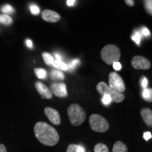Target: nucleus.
I'll list each match as a JSON object with an SVG mask.
<instances>
[{
  "instance_id": "1",
  "label": "nucleus",
  "mask_w": 152,
  "mask_h": 152,
  "mask_svg": "<svg viewBox=\"0 0 152 152\" xmlns=\"http://www.w3.org/2000/svg\"><path fill=\"white\" fill-rule=\"evenodd\" d=\"M35 137L41 142L49 147L56 145L59 141V134L56 129L45 122H38L34 128Z\"/></svg>"
},
{
  "instance_id": "2",
  "label": "nucleus",
  "mask_w": 152,
  "mask_h": 152,
  "mask_svg": "<svg viewBox=\"0 0 152 152\" xmlns=\"http://www.w3.org/2000/svg\"><path fill=\"white\" fill-rule=\"evenodd\" d=\"M67 112L70 122L74 126L81 125L86 118V113L84 109L78 104H72L68 108Z\"/></svg>"
},
{
  "instance_id": "3",
  "label": "nucleus",
  "mask_w": 152,
  "mask_h": 152,
  "mask_svg": "<svg viewBox=\"0 0 152 152\" xmlns=\"http://www.w3.org/2000/svg\"><path fill=\"white\" fill-rule=\"evenodd\" d=\"M101 56L102 60L108 65H111L114 62L118 61L121 58V51L114 45H108L102 49Z\"/></svg>"
},
{
  "instance_id": "4",
  "label": "nucleus",
  "mask_w": 152,
  "mask_h": 152,
  "mask_svg": "<svg viewBox=\"0 0 152 152\" xmlns=\"http://www.w3.org/2000/svg\"><path fill=\"white\" fill-rule=\"evenodd\" d=\"M96 90L102 95L108 94L111 96L112 102L115 103H121L125 99V95L122 93H119L111 89L109 85L104 82H100L96 85Z\"/></svg>"
},
{
  "instance_id": "5",
  "label": "nucleus",
  "mask_w": 152,
  "mask_h": 152,
  "mask_svg": "<svg viewBox=\"0 0 152 152\" xmlns=\"http://www.w3.org/2000/svg\"><path fill=\"white\" fill-rule=\"evenodd\" d=\"M91 128L97 132H105L109 130V124L103 116L99 114H92L89 119Z\"/></svg>"
},
{
  "instance_id": "6",
  "label": "nucleus",
  "mask_w": 152,
  "mask_h": 152,
  "mask_svg": "<svg viewBox=\"0 0 152 152\" xmlns=\"http://www.w3.org/2000/svg\"><path fill=\"white\" fill-rule=\"evenodd\" d=\"M109 86L119 93H123L125 90V83L122 77L115 72H112L109 74Z\"/></svg>"
},
{
  "instance_id": "7",
  "label": "nucleus",
  "mask_w": 152,
  "mask_h": 152,
  "mask_svg": "<svg viewBox=\"0 0 152 152\" xmlns=\"http://www.w3.org/2000/svg\"><path fill=\"white\" fill-rule=\"evenodd\" d=\"M132 67L138 70H147L151 67V63L147 58L141 56H136L131 61Z\"/></svg>"
},
{
  "instance_id": "8",
  "label": "nucleus",
  "mask_w": 152,
  "mask_h": 152,
  "mask_svg": "<svg viewBox=\"0 0 152 152\" xmlns=\"http://www.w3.org/2000/svg\"><path fill=\"white\" fill-rule=\"evenodd\" d=\"M51 92L58 97H66L68 95L66 85L64 83H56L51 85Z\"/></svg>"
},
{
  "instance_id": "9",
  "label": "nucleus",
  "mask_w": 152,
  "mask_h": 152,
  "mask_svg": "<svg viewBox=\"0 0 152 152\" xmlns=\"http://www.w3.org/2000/svg\"><path fill=\"white\" fill-rule=\"evenodd\" d=\"M45 113L51 123L55 125L61 124V118L59 113L56 109L51 107H47L45 109Z\"/></svg>"
},
{
  "instance_id": "10",
  "label": "nucleus",
  "mask_w": 152,
  "mask_h": 152,
  "mask_svg": "<svg viewBox=\"0 0 152 152\" xmlns=\"http://www.w3.org/2000/svg\"><path fill=\"white\" fill-rule=\"evenodd\" d=\"M42 18L44 20L49 23H56L61 19L60 15L54 11L45 10L42 13Z\"/></svg>"
},
{
  "instance_id": "11",
  "label": "nucleus",
  "mask_w": 152,
  "mask_h": 152,
  "mask_svg": "<svg viewBox=\"0 0 152 152\" xmlns=\"http://www.w3.org/2000/svg\"><path fill=\"white\" fill-rule=\"evenodd\" d=\"M35 88L39 94L41 95L42 98L49 99L52 97V93L51 90L47 87L46 85H44L40 82H37L35 83Z\"/></svg>"
},
{
  "instance_id": "12",
  "label": "nucleus",
  "mask_w": 152,
  "mask_h": 152,
  "mask_svg": "<svg viewBox=\"0 0 152 152\" xmlns=\"http://www.w3.org/2000/svg\"><path fill=\"white\" fill-rule=\"evenodd\" d=\"M144 122L149 127L152 126V111L148 108L142 109L140 111Z\"/></svg>"
},
{
  "instance_id": "13",
  "label": "nucleus",
  "mask_w": 152,
  "mask_h": 152,
  "mask_svg": "<svg viewBox=\"0 0 152 152\" xmlns=\"http://www.w3.org/2000/svg\"><path fill=\"white\" fill-rule=\"evenodd\" d=\"M112 152H128V148L123 142L117 141L113 144Z\"/></svg>"
},
{
  "instance_id": "14",
  "label": "nucleus",
  "mask_w": 152,
  "mask_h": 152,
  "mask_svg": "<svg viewBox=\"0 0 152 152\" xmlns=\"http://www.w3.org/2000/svg\"><path fill=\"white\" fill-rule=\"evenodd\" d=\"M54 68H58L60 71H68V65L65 64L63 61L61 60H56L54 59V62L53 64V66Z\"/></svg>"
},
{
  "instance_id": "15",
  "label": "nucleus",
  "mask_w": 152,
  "mask_h": 152,
  "mask_svg": "<svg viewBox=\"0 0 152 152\" xmlns=\"http://www.w3.org/2000/svg\"><path fill=\"white\" fill-rule=\"evenodd\" d=\"M42 57L45 61V64L48 66H53V64L54 62V58L52 54H50L49 53L47 52H44L42 54Z\"/></svg>"
},
{
  "instance_id": "16",
  "label": "nucleus",
  "mask_w": 152,
  "mask_h": 152,
  "mask_svg": "<svg viewBox=\"0 0 152 152\" xmlns=\"http://www.w3.org/2000/svg\"><path fill=\"white\" fill-rule=\"evenodd\" d=\"M51 77L55 80H64L65 78L64 73L60 71H52L51 73Z\"/></svg>"
},
{
  "instance_id": "17",
  "label": "nucleus",
  "mask_w": 152,
  "mask_h": 152,
  "mask_svg": "<svg viewBox=\"0 0 152 152\" xmlns=\"http://www.w3.org/2000/svg\"><path fill=\"white\" fill-rule=\"evenodd\" d=\"M142 96L144 99L147 102H152V90L151 89L145 88L144 89L142 92Z\"/></svg>"
},
{
  "instance_id": "18",
  "label": "nucleus",
  "mask_w": 152,
  "mask_h": 152,
  "mask_svg": "<svg viewBox=\"0 0 152 152\" xmlns=\"http://www.w3.org/2000/svg\"><path fill=\"white\" fill-rule=\"evenodd\" d=\"M13 20L9 15L7 14H0V23L4 25H11L12 23Z\"/></svg>"
},
{
  "instance_id": "19",
  "label": "nucleus",
  "mask_w": 152,
  "mask_h": 152,
  "mask_svg": "<svg viewBox=\"0 0 152 152\" xmlns=\"http://www.w3.org/2000/svg\"><path fill=\"white\" fill-rule=\"evenodd\" d=\"M35 73L38 78L39 79H45L47 77V71L42 68H35Z\"/></svg>"
},
{
  "instance_id": "20",
  "label": "nucleus",
  "mask_w": 152,
  "mask_h": 152,
  "mask_svg": "<svg viewBox=\"0 0 152 152\" xmlns=\"http://www.w3.org/2000/svg\"><path fill=\"white\" fill-rule=\"evenodd\" d=\"M94 152H109V148L106 144L99 143L94 147Z\"/></svg>"
},
{
  "instance_id": "21",
  "label": "nucleus",
  "mask_w": 152,
  "mask_h": 152,
  "mask_svg": "<svg viewBox=\"0 0 152 152\" xmlns=\"http://www.w3.org/2000/svg\"><path fill=\"white\" fill-rule=\"evenodd\" d=\"M80 62L79 59L72 60L71 61L69 62V64H67L68 67V70H71V71H73V70L75 69V68L77 67V66L80 65Z\"/></svg>"
},
{
  "instance_id": "22",
  "label": "nucleus",
  "mask_w": 152,
  "mask_h": 152,
  "mask_svg": "<svg viewBox=\"0 0 152 152\" xmlns=\"http://www.w3.org/2000/svg\"><path fill=\"white\" fill-rule=\"evenodd\" d=\"M1 11L4 13H5V14H7H7H13V13L14 12V9L11 5L6 4L4 6V7H2V8H1Z\"/></svg>"
},
{
  "instance_id": "23",
  "label": "nucleus",
  "mask_w": 152,
  "mask_h": 152,
  "mask_svg": "<svg viewBox=\"0 0 152 152\" xmlns=\"http://www.w3.org/2000/svg\"><path fill=\"white\" fill-rule=\"evenodd\" d=\"M102 103H103L104 105H106V106L109 105V104H111L112 102L111 96L108 94H104L103 96H102Z\"/></svg>"
},
{
  "instance_id": "24",
  "label": "nucleus",
  "mask_w": 152,
  "mask_h": 152,
  "mask_svg": "<svg viewBox=\"0 0 152 152\" xmlns=\"http://www.w3.org/2000/svg\"><path fill=\"white\" fill-rule=\"evenodd\" d=\"M141 34L139 32H135L134 35L132 36V39L135 42L137 45H140V41H141Z\"/></svg>"
},
{
  "instance_id": "25",
  "label": "nucleus",
  "mask_w": 152,
  "mask_h": 152,
  "mask_svg": "<svg viewBox=\"0 0 152 152\" xmlns=\"http://www.w3.org/2000/svg\"><path fill=\"white\" fill-rule=\"evenodd\" d=\"M30 12H31L33 15H37L39 14V9L37 5H35V4L30 5Z\"/></svg>"
},
{
  "instance_id": "26",
  "label": "nucleus",
  "mask_w": 152,
  "mask_h": 152,
  "mask_svg": "<svg viewBox=\"0 0 152 152\" xmlns=\"http://www.w3.org/2000/svg\"><path fill=\"white\" fill-rule=\"evenodd\" d=\"M66 152H77V145L74 144H69L66 149Z\"/></svg>"
},
{
  "instance_id": "27",
  "label": "nucleus",
  "mask_w": 152,
  "mask_h": 152,
  "mask_svg": "<svg viewBox=\"0 0 152 152\" xmlns=\"http://www.w3.org/2000/svg\"><path fill=\"white\" fill-rule=\"evenodd\" d=\"M151 0H145V7L147 8V10L149 14H151L152 13V8H151Z\"/></svg>"
},
{
  "instance_id": "28",
  "label": "nucleus",
  "mask_w": 152,
  "mask_h": 152,
  "mask_svg": "<svg viewBox=\"0 0 152 152\" xmlns=\"http://www.w3.org/2000/svg\"><path fill=\"white\" fill-rule=\"evenodd\" d=\"M113 67L114 68V70H115V71H120V70H121V68H122V65H121V63H119L118 61L114 62L113 64Z\"/></svg>"
},
{
  "instance_id": "29",
  "label": "nucleus",
  "mask_w": 152,
  "mask_h": 152,
  "mask_svg": "<svg viewBox=\"0 0 152 152\" xmlns=\"http://www.w3.org/2000/svg\"><path fill=\"white\" fill-rule=\"evenodd\" d=\"M141 85H142V87H143L144 89L147 88V85H148V80L145 77H142V80H141Z\"/></svg>"
},
{
  "instance_id": "30",
  "label": "nucleus",
  "mask_w": 152,
  "mask_h": 152,
  "mask_svg": "<svg viewBox=\"0 0 152 152\" xmlns=\"http://www.w3.org/2000/svg\"><path fill=\"white\" fill-rule=\"evenodd\" d=\"M143 137L144 138V140H145L146 141H148V140H149L150 139H151V137H152L151 133L150 132H144L143 134Z\"/></svg>"
},
{
  "instance_id": "31",
  "label": "nucleus",
  "mask_w": 152,
  "mask_h": 152,
  "mask_svg": "<svg viewBox=\"0 0 152 152\" xmlns=\"http://www.w3.org/2000/svg\"><path fill=\"white\" fill-rule=\"evenodd\" d=\"M142 35H143L144 36H145V37H148V36L150 35V32H149V30H148L147 28L144 27L142 28Z\"/></svg>"
},
{
  "instance_id": "32",
  "label": "nucleus",
  "mask_w": 152,
  "mask_h": 152,
  "mask_svg": "<svg viewBox=\"0 0 152 152\" xmlns=\"http://www.w3.org/2000/svg\"><path fill=\"white\" fill-rule=\"evenodd\" d=\"M125 4L129 7H133L134 5V0H125Z\"/></svg>"
},
{
  "instance_id": "33",
  "label": "nucleus",
  "mask_w": 152,
  "mask_h": 152,
  "mask_svg": "<svg viewBox=\"0 0 152 152\" xmlns=\"http://www.w3.org/2000/svg\"><path fill=\"white\" fill-rule=\"evenodd\" d=\"M75 0H67V5L68 7H72L75 4Z\"/></svg>"
},
{
  "instance_id": "34",
  "label": "nucleus",
  "mask_w": 152,
  "mask_h": 152,
  "mask_svg": "<svg viewBox=\"0 0 152 152\" xmlns=\"http://www.w3.org/2000/svg\"><path fill=\"white\" fill-rule=\"evenodd\" d=\"M54 59H56V60H61V61H63V58H62L60 54H57V53H55V54H54Z\"/></svg>"
},
{
  "instance_id": "35",
  "label": "nucleus",
  "mask_w": 152,
  "mask_h": 152,
  "mask_svg": "<svg viewBox=\"0 0 152 152\" xmlns=\"http://www.w3.org/2000/svg\"><path fill=\"white\" fill-rule=\"evenodd\" d=\"M26 42L27 46L29 47V48H32V47H33V42L30 40V39H27Z\"/></svg>"
},
{
  "instance_id": "36",
  "label": "nucleus",
  "mask_w": 152,
  "mask_h": 152,
  "mask_svg": "<svg viewBox=\"0 0 152 152\" xmlns=\"http://www.w3.org/2000/svg\"><path fill=\"white\" fill-rule=\"evenodd\" d=\"M77 152H85V148L83 146L77 145Z\"/></svg>"
},
{
  "instance_id": "37",
  "label": "nucleus",
  "mask_w": 152,
  "mask_h": 152,
  "mask_svg": "<svg viewBox=\"0 0 152 152\" xmlns=\"http://www.w3.org/2000/svg\"><path fill=\"white\" fill-rule=\"evenodd\" d=\"M0 152H7V149H6L5 146L4 144H0Z\"/></svg>"
}]
</instances>
